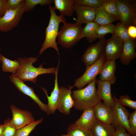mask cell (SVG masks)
<instances>
[{
  "label": "cell",
  "instance_id": "6da1fadb",
  "mask_svg": "<svg viewBox=\"0 0 136 136\" xmlns=\"http://www.w3.org/2000/svg\"><path fill=\"white\" fill-rule=\"evenodd\" d=\"M38 57L17 58L20 66L15 74L19 79L23 82L30 81L36 83L37 78L40 75L46 74H55L56 68L54 67L44 68L43 67V64H41L38 67H34L32 64L37 61Z\"/></svg>",
  "mask_w": 136,
  "mask_h": 136
},
{
  "label": "cell",
  "instance_id": "7a4b0ae2",
  "mask_svg": "<svg viewBox=\"0 0 136 136\" xmlns=\"http://www.w3.org/2000/svg\"><path fill=\"white\" fill-rule=\"evenodd\" d=\"M95 79L84 88L78 89L72 92L73 107L75 109L82 111L89 108H94L101 101L97 96Z\"/></svg>",
  "mask_w": 136,
  "mask_h": 136
},
{
  "label": "cell",
  "instance_id": "3957f363",
  "mask_svg": "<svg viewBox=\"0 0 136 136\" xmlns=\"http://www.w3.org/2000/svg\"><path fill=\"white\" fill-rule=\"evenodd\" d=\"M50 16L48 24L45 31V36L44 41L42 45L39 53L42 54L47 49L52 48L57 52L59 56V53L57 43L56 41L57 37L60 23L66 22L64 16L60 15H57L55 12V9L52 6H49Z\"/></svg>",
  "mask_w": 136,
  "mask_h": 136
},
{
  "label": "cell",
  "instance_id": "277c9868",
  "mask_svg": "<svg viewBox=\"0 0 136 136\" xmlns=\"http://www.w3.org/2000/svg\"><path fill=\"white\" fill-rule=\"evenodd\" d=\"M81 25L65 22L59 31L58 43L63 47L69 48L73 47L81 39L84 38Z\"/></svg>",
  "mask_w": 136,
  "mask_h": 136
},
{
  "label": "cell",
  "instance_id": "5b68a950",
  "mask_svg": "<svg viewBox=\"0 0 136 136\" xmlns=\"http://www.w3.org/2000/svg\"><path fill=\"white\" fill-rule=\"evenodd\" d=\"M121 22L127 28L136 25V7L135 1L116 0Z\"/></svg>",
  "mask_w": 136,
  "mask_h": 136
},
{
  "label": "cell",
  "instance_id": "8992f818",
  "mask_svg": "<svg viewBox=\"0 0 136 136\" xmlns=\"http://www.w3.org/2000/svg\"><path fill=\"white\" fill-rule=\"evenodd\" d=\"M25 0H23L16 9L7 10L0 18V31L6 32L16 27L19 24L24 13Z\"/></svg>",
  "mask_w": 136,
  "mask_h": 136
},
{
  "label": "cell",
  "instance_id": "52a82bcc",
  "mask_svg": "<svg viewBox=\"0 0 136 136\" xmlns=\"http://www.w3.org/2000/svg\"><path fill=\"white\" fill-rule=\"evenodd\" d=\"M114 104L112 107L113 121L112 124L115 127L118 125L124 128L132 136H135L129 124L128 119L130 114L126 108L120 103L118 98L114 94Z\"/></svg>",
  "mask_w": 136,
  "mask_h": 136
},
{
  "label": "cell",
  "instance_id": "ba28073f",
  "mask_svg": "<svg viewBox=\"0 0 136 136\" xmlns=\"http://www.w3.org/2000/svg\"><path fill=\"white\" fill-rule=\"evenodd\" d=\"M104 61L103 54L96 62L86 67L83 74L75 80L74 85L72 86V88L74 87H76L78 89L82 88L96 79V77L100 72Z\"/></svg>",
  "mask_w": 136,
  "mask_h": 136
},
{
  "label": "cell",
  "instance_id": "9c48e42d",
  "mask_svg": "<svg viewBox=\"0 0 136 136\" xmlns=\"http://www.w3.org/2000/svg\"><path fill=\"white\" fill-rule=\"evenodd\" d=\"M106 40L105 38L100 39L97 43L87 47L81 57L86 67L96 62L104 54Z\"/></svg>",
  "mask_w": 136,
  "mask_h": 136
},
{
  "label": "cell",
  "instance_id": "30bf717a",
  "mask_svg": "<svg viewBox=\"0 0 136 136\" xmlns=\"http://www.w3.org/2000/svg\"><path fill=\"white\" fill-rule=\"evenodd\" d=\"M124 42L114 35L106 40L104 54L105 60L119 58L122 52Z\"/></svg>",
  "mask_w": 136,
  "mask_h": 136
},
{
  "label": "cell",
  "instance_id": "8fae6325",
  "mask_svg": "<svg viewBox=\"0 0 136 136\" xmlns=\"http://www.w3.org/2000/svg\"><path fill=\"white\" fill-rule=\"evenodd\" d=\"M10 80L19 91L29 97L38 106L42 111L48 115L50 114L47 104L43 103L35 93L32 88L29 87L19 79L15 74L9 77Z\"/></svg>",
  "mask_w": 136,
  "mask_h": 136
},
{
  "label": "cell",
  "instance_id": "7c38bea8",
  "mask_svg": "<svg viewBox=\"0 0 136 136\" xmlns=\"http://www.w3.org/2000/svg\"><path fill=\"white\" fill-rule=\"evenodd\" d=\"M72 86L68 88L63 86L59 88V91L57 105V110L64 115H69L74 103L72 97Z\"/></svg>",
  "mask_w": 136,
  "mask_h": 136
},
{
  "label": "cell",
  "instance_id": "4fadbf2b",
  "mask_svg": "<svg viewBox=\"0 0 136 136\" xmlns=\"http://www.w3.org/2000/svg\"><path fill=\"white\" fill-rule=\"evenodd\" d=\"M10 108L12 114V121L17 130L35 121L29 111L21 110L13 105H11Z\"/></svg>",
  "mask_w": 136,
  "mask_h": 136
},
{
  "label": "cell",
  "instance_id": "5bb4252c",
  "mask_svg": "<svg viewBox=\"0 0 136 136\" xmlns=\"http://www.w3.org/2000/svg\"><path fill=\"white\" fill-rule=\"evenodd\" d=\"M97 89L96 94L98 98L103 100L106 106L112 107L114 104V99L111 92V83L109 82L96 79Z\"/></svg>",
  "mask_w": 136,
  "mask_h": 136
},
{
  "label": "cell",
  "instance_id": "9a60e30c",
  "mask_svg": "<svg viewBox=\"0 0 136 136\" xmlns=\"http://www.w3.org/2000/svg\"><path fill=\"white\" fill-rule=\"evenodd\" d=\"M96 9L78 5H75L74 10L77 16L76 23L81 25L93 22L96 15Z\"/></svg>",
  "mask_w": 136,
  "mask_h": 136
},
{
  "label": "cell",
  "instance_id": "2e32d148",
  "mask_svg": "<svg viewBox=\"0 0 136 136\" xmlns=\"http://www.w3.org/2000/svg\"><path fill=\"white\" fill-rule=\"evenodd\" d=\"M60 64V59L58 58V65L56 68L55 75L54 85L53 89L51 92L50 96L48 95L46 89L44 88H41L45 92L48 99L47 104L50 114L54 113L57 110V105L59 91L58 81V70Z\"/></svg>",
  "mask_w": 136,
  "mask_h": 136
},
{
  "label": "cell",
  "instance_id": "e0dca14e",
  "mask_svg": "<svg viewBox=\"0 0 136 136\" xmlns=\"http://www.w3.org/2000/svg\"><path fill=\"white\" fill-rule=\"evenodd\" d=\"M94 109L97 120L105 124H112L113 116L112 107L106 106L101 101Z\"/></svg>",
  "mask_w": 136,
  "mask_h": 136
},
{
  "label": "cell",
  "instance_id": "ac0fdd59",
  "mask_svg": "<svg viewBox=\"0 0 136 136\" xmlns=\"http://www.w3.org/2000/svg\"><path fill=\"white\" fill-rule=\"evenodd\" d=\"M116 68L115 60H105L99 74V80L109 82L111 84L115 82V73Z\"/></svg>",
  "mask_w": 136,
  "mask_h": 136
},
{
  "label": "cell",
  "instance_id": "d6986e66",
  "mask_svg": "<svg viewBox=\"0 0 136 136\" xmlns=\"http://www.w3.org/2000/svg\"><path fill=\"white\" fill-rule=\"evenodd\" d=\"M94 108L83 111L80 117L74 123L76 126L89 130L96 120Z\"/></svg>",
  "mask_w": 136,
  "mask_h": 136
},
{
  "label": "cell",
  "instance_id": "ffe728a7",
  "mask_svg": "<svg viewBox=\"0 0 136 136\" xmlns=\"http://www.w3.org/2000/svg\"><path fill=\"white\" fill-rule=\"evenodd\" d=\"M135 40L130 39L124 41L122 53L119 58L121 62L125 65L129 64L136 57Z\"/></svg>",
  "mask_w": 136,
  "mask_h": 136
},
{
  "label": "cell",
  "instance_id": "44dd1931",
  "mask_svg": "<svg viewBox=\"0 0 136 136\" xmlns=\"http://www.w3.org/2000/svg\"><path fill=\"white\" fill-rule=\"evenodd\" d=\"M115 130L113 124H105L96 120L91 131L94 136H114Z\"/></svg>",
  "mask_w": 136,
  "mask_h": 136
},
{
  "label": "cell",
  "instance_id": "7402d4cb",
  "mask_svg": "<svg viewBox=\"0 0 136 136\" xmlns=\"http://www.w3.org/2000/svg\"><path fill=\"white\" fill-rule=\"evenodd\" d=\"M54 8L63 16L71 17L74 12L75 0H53Z\"/></svg>",
  "mask_w": 136,
  "mask_h": 136
},
{
  "label": "cell",
  "instance_id": "603a6c76",
  "mask_svg": "<svg viewBox=\"0 0 136 136\" xmlns=\"http://www.w3.org/2000/svg\"><path fill=\"white\" fill-rule=\"evenodd\" d=\"M119 19L116 16L106 11L101 7L96 9L94 22L99 25L112 24Z\"/></svg>",
  "mask_w": 136,
  "mask_h": 136
},
{
  "label": "cell",
  "instance_id": "cb8c5ba5",
  "mask_svg": "<svg viewBox=\"0 0 136 136\" xmlns=\"http://www.w3.org/2000/svg\"><path fill=\"white\" fill-rule=\"evenodd\" d=\"M99 25L93 21L86 24L83 28V33L85 37L90 43H92L97 39L96 30Z\"/></svg>",
  "mask_w": 136,
  "mask_h": 136
},
{
  "label": "cell",
  "instance_id": "d4e9b609",
  "mask_svg": "<svg viewBox=\"0 0 136 136\" xmlns=\"http://www.w3.org/2000/svg\"><path fill=\"white\" fill-rule=\"evenodd\" d=\"M1 61L2 63V71L10 72L15 74L19 68L20 64L17 60H12L1 55Z\"/></svg>",
  "mask_w": 136,
  "mask_h": 136
},
{
  "label": "cell",
  "instance_id": "484cf974",
  "mask_svg": "<svg viewBox=\"0 0 136 136\" xmlns=\"http://www.w3.org/2000/svg\"><path fill=\"white\" fill-rule=\"evenodd\" d=\"M67 133L70 136H94L91 130L77 126L74 123L68 126Z\"/></svg>",
  "mask_w": 136,
  "mask_h": 136
},
{
  "label": "cell",
  "instance_id": "4316f807",
  "mask_svg": "<svg viewBox=\"0 0 136 136\" xmlns=\"http://www.w3.org/2000/svg\"><path fill=\"white\" fill-rule=\"evenodd\" d=\"M41 118L17 130L15 136H28L36 127L43 121Z\"/></svg>",
  "mask_w": 136,
  "mask_h": 136
},
{
  "label": "cell",
  "instance_id": "83f0119b",
  "mask_svg": "<svg viewBox=\"0 0 136 136\" xmlns=\"http://www.w3.org/2000/svg\"><path fill=\"white\" fill-rule=\"evenodd\" d=\"M115 25L113 23L98 26L96 32L97 38L100 39L104 38L105 36L108 33L114 35Z\"/></svg>",
  "mask_w": 136,
  "mask_h": 136
},
{
  "label": "cell",
  "instance_id": "f1b7e54d",
  "mask_svg": "<svg viewBox=\"0 0 136 136\" xmlns=\"http://www.w3.org/2000/svg\"><path fill=\"white\" fill-rule=\"evenodd\" d=\"M53 0H26L24 5L25 12L31 11L35 7L38 5L44 6L53 3Z\"/></svg>",
  "mask_w": 136,
  "mask_h": 136
},
{
  "label": "cell",
  "instance_id": "f546056e",
  "mask_svg": "<svg viewBox=\"0 0 136 136\" xmlns=\"http://www.w3.org/2000/svg\"><path fill=\"white\" fill-rule=\"evenodd\" d=\"M109 0H75V5L96 9L102 7Z\"/></svg>",
  "mask_w": 136,
  "mask_h": 136
},
{
  "label": "cell",
  "instance_id": "4dcf8cb0",
  "mask_svg": "<svg viewBox=\"0 0 136 136\" xmlns=\"http://www.w3.org/2000/svg\"><path fill=\"white\" fill-rule=\"evenodd\" d=\"M3 136H15L17 129L10 118L5 120L3 124Z\"/></svg>",
  "mask_w": 136,
  "mask_h": 136
},
{
  "label": "cell",
  "instance_id": "1f68e13d",
  "mask_svg": "<svg viewBox=\"0 0 136 136\" xmlns=\"http://www.w3.org/2000/svg\"><path fill=\"white\" fill-rule=\"evenodd\" d=\"M115 25L114 35L117 36L124 42L130 39L128 33L127 28L120 22H118Z\"/></svg>",
  "mask_w": 136,
  "mask_h": 136
},
{
  "label": "cell",
  "instance_id": "d6a6232c",
  "mask_svg": "<svg viewBox=\"0 0 136 136\" xmlns=\"http://www.w3.org/2000/svg\"><path fill=\"white\" fill-rule=\"evenodd\" d=\"M109 13L117 17L120 20V16L116 0H109L101 7Z\"/></svg>",
  "mask_w": 136,
  "mask_h": 136
},
{
  "label": "cell",
  "instance_id": "836d02e7",
  "mask_svg": "<svg viewBox=\"0 0 136 136\" xmlns=\"http://www.w3.org/2000/svg\"><path fill=\"white\" fill-rule=\"evenodd\" d=\"M118 99L123 106H126L136 110V101L131 99L128 95H121Z\"/></svg>",
  "mask_w": 136,
  "mask_h": 136
},
{
  "label": "cell",
  "instance_id": "e575fe53",
  "mask_svg": "<svg viewBox=\"0 0 136 136\" xmlns=\"http://www.w3.org/2000/svg\"><path fill=\"white\" fill-rule=\"evenodd\" d=\"M128 122L135 136H136V110L130 114Z\"/></svg>",
  "mask_w": 136,
  "mask_h": 136
},
{
  "label": "cell",
  "instance_id": "d590c367",
  "mask_svg": "<svg viewBox=\"0 0 136 136\" xmlns=\"http://www.w3.org/2000/svg\"><path fill=\"white\" fill-rule=\"evenodd\" d=\"M23 0H7L6 6L7 10H14L17 8L21 4Z\"/></svg>",
  "mask_w": 136,
  "mask_h": 136
},
{
  "label": "cell",
  "instance_id": "8d00e7d4",
  "mask_svg": "<svg viewBox=\"0 0 136 136\" xmlns=\"http://www.w3.org/2000/svg\"><path fill=\"white\" fill-rule=\"evenodd\" d=\"M115 127L114 136H132L130 133L127 132L126 130L123 127L118 125Z\"/></svg>",
  "mask_w": 136,
  "mask_h": 136
},
{
  "label": "cell",
  "instance_id": "74e56055",
  "mask_svg": "<svg viewBox=\"0 0 136 136\" xmlns=\"http://www.w3.org/2000/svg\"><path fill=\"white\" fill-rule=\"evenodd\" d=\"M128 35L131 39L135 40L136 38V26L131 25L129 26L127 28Z\"/></svg>",
  "mask_w": 136,
  "mask_h": 136
},
{
  "label": "cell",
  "instance_id": "f35d334b",
  "mask_svg": "<svg viewBox=\"0 0 136 136\" xmlns=\"http://www.w3.org/2000/svg\"><path fill=\"white\" fill-rule=\"evenodd\" d=\"M7 0H0V18L3 16L7 10L6 3Z\"/></svg>",
  "mask_w": 136,
  "mask_h": 136
},
{
  "label": "cell",
  "instance_id": "ab89813d",
  "mask_svg": "<svg viewBox=\"0 0 136 136\" xmlns=\"http://www.w3.org/2000/svg\"><path fill=\"white\" fill-rule=\"evenodd\" d=\"M3 124H0V136H3Z\"/></svg>",
  "mask_w": 136,
  "mask_h": 136
},
{
  "label": "cell",
  "instance_id": "60d3db41",
  "mask_svg": "<svg viewBox=\"0 0 136 136\" xmlns=\"http://www.w3.org/2000/svg\"><path fill=\"white\" fill-rule=\"evenodd\" d=\"M1 50H0V65L1 64Z\"/></svg>",
  "mask_w": 136,
  "mask_h": 136
},
{
  "label": "cell",
  "instance_id": "b9f144b4",
  "mask_svg": "<svg viewBox=\"0 0 136 136\" xmlns=\"http://www.w3.org/2000/svg\"><path fill=\"white\" fill-rule=\"evenodd\" d=\"M61 136H70L68 134H63Z\"/></svg>",
  "mask_w": 136,
  "mask_h": 136
},
{
  "label": "cell",
  "instance_id": "7bdbcfd3",
  "mask_svg": "<svg viewBox=\"0 0 136 136\" xmlns=\"http://www.w3.org/2000/svg\"></svg>",
  "mask_w": 136,
  "mask_h": 136
}]
</instances>
